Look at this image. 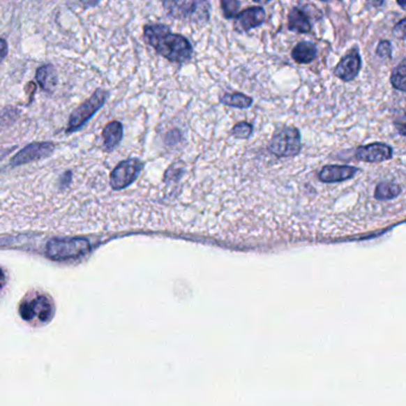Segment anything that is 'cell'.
I'll return each mask as SVG.
<instances>
[{
  "mask_svg": "<svg viewBox=\"0 0 406 406\" xmlns=\"http://www.w3.org/2000/svg\"><path fill=\"white\" fill-rule=\"evenodd\" d=\"M355 156L362 163H378L391 160L393 149L386 143L375 142L359 148Z\"/></svg>",
  "mask_w": 406,
  "mask_h": 406,
  "instance_id": "9c48e42d",
  "label": "cell"
},
{
  "mask_svg": "<svg viewBox=\"0 0 406 406\" xmlns=\"http://www.w3.org/2000/svg\"><path fill=\"white\" fill-rule=\"evenodd\" d=\"M405 20H402L393 29L394 36L398 37L400 40L405 38Z\"/></svg>",
  "mask_w": 406,
  "mask_h": 406,
  "instance_id": "603a6c76",
  "label": "cell"
},
{
  "mask_svg": "<svg viewBox=\"0 0 406 406\" xmlns=\"http://www.w3.org/2000/svg\"><path fill=\"white\" fill-rule=\"evenodd\" d=\"M253 130H254V126L250 123L241 122L232 128V135L235 138L247 140L252 136Z\"/></svg>",
  "mask_w": 406,
  "mask_h": 406,
  "instance_id": "ffe728a7",
  "label": "cell"
},
{
  "mask_svg": "<svg viewBox=\"0 0 406 406\" xmlns=\"http://www.w3.org/2000/svg\"><path fill=\"white\" fill-rule=\"evenodd\" d=\"M0 158H3V155H0Z\"/></svg>",
  "mask_w": 406,
  "mask_h": 406,
  "instance_id": "484cf974",
  "label": "cell"
},
{
  "mask_svg": "<svg viewBox=\"0 0 406 406\" xmlns=\"http://www.w3.org/2000/svg\"><path fill=\"white\" fill-rule=\"evenodd\" d=\"M292 57L298 63H310L317 57L316 45L311 42H301L293 48Z\"/></svg>",
  "mask_w": 406,
  "mask_h": 406,
  "instance_id": "9a60e30c",
  "label": "cell"
},
{
  "mask_svg": "<svg viewBox=\"0 0 406 406\" xmlns=\"http://www.w3.org/2000/svg\"><path fill=\"white\" fill-rule=\"evenodd\" d=\"M53 143H33L25 146L20 153H17L13 158V166H21L24 163H33L36 160L47 158L54 151Z\"/></svg>",
  "mask_w": 406,
  "mask_h": 406,
  "instance_id": "30bf717a",
  "label": "cell"
},
{
  "mask_svg": "<svg viewBox=\"0 0 406 406\" xmlns=\"http://www.w3.org/2000/svg\"><path fill=\"white\" fill-rule=\"evenodd\" d=\"M55 305L48 294L42 292L28 293L20 305V315L33 326H41L52 321Z\"/></svg>",
  "mask_w": 406,
  "mask_h": 406,
  "instance_id": "7a4b0ae2",
  "label": "cell"
},
{
  "mask_svg": "<svg viewBox=\"0 0 406 406\" xmlns=\"http://www.w3.org/2000/svg\"><path fill=\"white\" fill-rule=\"evenodd\" d=\"M405 60L403 59L400 63L394 68L392 75H391V82H392L394 89H397L400 92H405Z\"/></svg>",
  "mask_w": 406,
  "mask_h": 406,
  "instance_id": "d6986e66",
  "label": "cell"
},
{
  "mask_svg": "<svg viewBox=\"0 0 406 406\" xmlns=\"http://www.w3.org/2000/svg\"><path fill=\"white\" fill-rule=\"evenodd\" d=\"M360 69H361V57L359 53V49L354 47L350 52L342 57L341 61L338 62L333 73L343 82H350L358 77Z\"/></svg>",
  "mask_w": 406,
  "mask_h": 406,
  "instance_id": "ba28073f",
  "label": "cell"
},
{
  "mask_svg": "<svg viewBox=\"0 0 406 406\" xmlns=\"http://www.w3.org/2000/svg\"><path fill=\"white\" fill-rule=\"evenodd\" d=\"M36 79L42 89L47 91L53 90L57 82V70L52 66H43L41 68L37 69Z\"/></svg>",
  "mask_w": 406,
  "mask_h": 406,
  "instance_id": "e0dca14e",
  "label": "cell"
},
{
  "mask_svg": "<svg viewBox=\"0 0 406 406\" xmlns=\"http://www.w3.org/2000/svg\"><path fill=\"white\" fill-rule=\"evenodd\" d=\"M8 50V43L3 38H0V62L3 61V59L6 57Z\"/></svg>",
  "mask_w": 406,
  "mask_h": 406,
  "instance_id": "cb8c5ba5",
  "label": "cell"
},
{
  "mask_svg": "<svg viewBox=\"0 0 406 406\" xmlns=\"http://www.w3.org/2000/svg\"><path fill=\"white\" fill-rule=\"evenodd\" d=\"M377 55L382 59H390L392 55V45L390 41H382L377 48Z\"/></svg>",
  "mask_w": 406,
  "mask_h": 406,
  "instance_id": "7402d4cb",
  "label": "cell"
},
{
  "mask_svg": "<svg viewBox=\"0 0 406 406\" xmlns=\"http://www.w3.org/2000/svg\"><path fill=\"white\" fill-rule=\"evenodd\" d=\"M144 38L160 55L176 63L191 60L193 48L186 37L173 33L171 29L163 24L146 25Z\"/></svg>",
  "mask_w": 406,
  "mask_h": 406,
  "instance_id": "6da1fadb",
  "label": "cell"
},
{
  "mask_svg": "<svg viewBox=\"0 0 406 406\" xmlns=\"http://www.w3.org/2000/svg\"><path fill=\"white\" fill-rule=\"evenodd\" d=\"M313 24L310 17L303 8H293L289 13V29L291 31L306 33L311 31Z\"/></svg>",
  "mask_w": 406,
  "mask_h": 406,
  "instance_id": "4fadbf2b",
  "label": "cell"
},
{
  "mask_svg": "<svg viewBox=\"0 0 406 406\" xmlns=\"http://www.w3.org/2000/svg\"><path fill=\"white\" fill-rule=\"evenodd\" d=\"M167 13L174 18H192L195 21L209 20V4L205 1H165Z\"/></svg>",
  "mask_w": 406,
  "mask_h": 406,
  "instance_id": "5b68a950",
  "label": "cell"
},
{
  "mask_svg": "<svg viewBox=\"0 0 406 406\" xmlns=\"http://www.w3.org/2000/svg\"><path fill=\"white\" fill-rule=\"evenodd\" d=\"M5 284H6V274L3 269H0V290H3Z\"/></svg>",
  "mask_w": 406,
  "mask_h": 406,
  "instance_id": "d4e9b609",
  "label": "cell"
},
{
  "mask_svg": "<svg viewBox=\"0 0 406 406\" xmlns=\"http://www.w3.org/2000/svg\"><path fill=\"white\" fill-rule=\"evenodd\" d=\"M220 103L237 109H248L253 104V98L242 93H227L220 97Z\"/></svg>",
  "mask_w": 406,
  "mask_h": 406,
  "instance_id": "ac0fdd59",
  "label": "cell"
},
{
  "mask_svg": "<svg viewBox=\"0 0 406 406\" xmlns=\"http://www.w3.org/2000/svg\"><path fill=\"white\" fill-rule=\"evenodd\" d=\"M106 98H107L106 91L98 90L97 92H94L93 96L87 102L84 103L82 106H79L77 110L72 114L67 131L72 133V131L82 128L104 105Z\"/></svg>",
  "mask_w": 406,
  "mask_h": 406,
  "instance_id": "8992f818",
  "label": "cell"
},
{
  "mask_svg": "<svg viewBox=\"0 0 406 406\" xmlns=\"http://www.w3.org/2000/svg\"><path fill=\"white\" fill-rule=\"evenodd\" d=\"M143 163L138 158H130L119 163L111 173V186L114 190H123L137 179L142 172Z\"/></svg>",
  "mask_w": 406,
  "mask_h": 406,
  "instance_id": "52a82bcc",
  "label": "cell"
},
{
  "mask_svg": "<svg viewBox=\"0 0 406 406\" xmlns=\"http://www.w3.org/2000/svg\"><path fill=\"white\" fill-rule=\"evenodd\" d=\"M90 252V242L84 239L52 240L47 244V254L54 260L77 259Z\"/></svg>",
  "mask_w": 406,
  "mask_h": 406,
  "instance_id": "277c9868",
  "label": "cell"
},
{
  "mask_svg": "<svg viewBox=\"0 0 406 406\" xmlns=\"http://www.w3.org/2000/svg\"><path fill=\"white\" fill-rule=\"evenodd\" d=\"M402 186L398 183L384 181V183H378L374 192V197L378 200H391L402 195Z\"/></svg>",
  "mask_w": 406,
  "mask_h": 406,
  "instance_id": "2e32d148",
  "label": "cell"
},
{
  "mask_svg": "<svg viewBox=\"0 0 406 406\" xmlns=\"http://www.w3.org/2000/svg\"><path fill=\"white\" fill-rule=\"evenodd\" d=\"M359 168L353 166H340V165H328L322 168L318 173V178L322 183H335L352 179L358 174Z\"/></svg>",
  "mask_w": 406,
  "mask_h": 406,
  "instance_id": "7c38bea8",
  "label": "cell"
},
{
  "mask_svg": "<svg viewBox=\"0 0 406 406\" xmlns=\"http://www.w3.org/2000/svg\"><path fill=\"white\" fill-rule=\"evenodd\" d=\"M104 146L107 151H114L123 138V126L119 122H111L103 131Z\"/></svg>",
  "mask_w": 406,
  "mask_h": 406,
  "instance_id": "5bb4252c",
  "label": "cell"
},
{
  "mask_svg": "<svg viewBox=\"0 0 406 406\" xmlns=\"http://www.w3.org/2000/svg\"><path fill=\"white\" fill-rule=\"evenodd\" d=\"M269 151L276 158L296 156L301 151V133L294 126H286L274 134L269 141Z\"/></svg>",
  "mask_w": 406,
  "mask_h": 406,
  "instance_id": "3957f363",
  "label": "cell"
},
{
  "mask_svg": "<svg viewBox=\"0 0 406 406\" xmlns=\"http://www.w3.org/2000/svg\"><path fill=\"white\" fill-rule=\"evenodd\" d=\"M266 20V11L261 6L247 8L235 17L234 28L239 33H246L250 29L257 28Z\"/></svg>",
  "mask_w": 406,
  "mask_h": 406,
  "instance_id": "8fae6325",
  "label": "cell"
},
{
  "mask_svg": "<svg viewBox=\"0 0 406 406\" xmlns=\"http://www.w3.org/2000/svg\"><path fill=\"white\" fill-rule=\"evenodd\" d=\"M222 10H223L224 16L227 18H235L239 15V10H240V1H235V0H223L222 3Z\"/></svg>",
  "mask_w": 406,
  "mask_h": 406,
  "instance_id": "44dd1931",
  "label": "cell"
}]
</instances>
